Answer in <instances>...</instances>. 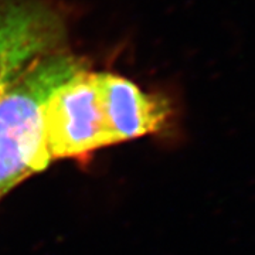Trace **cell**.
I'll use <instances>...</instances> for the list:
<instances>
[{
  "mask_svg": "<svg viewBox=\"0 0 255 255\" xmlns=\"http://www.w3.org/2000/svg\"><path fill=\"white\" fill-rule=\"evenodd\" d=\"M67 18L51 0H0V92L28 64L61 50Z\"/></svg>",
  "mask_w": 255,
  "mask_h": 255,
  "instance_id": "3",
  "label": "cell"
},
{
  "mask_svg": "<svg viewBox=\"0 0 255 255\" xmlns=\"http://www.w3.org/2000/svg\"><path fill=\"white\" fill-rule=\"evenodd\" d=\"M110 145L153 133L170 114L169 101L147 94L135 82L111 73H97Z\"/></svg>",
  "mask_w": 255,
  "mask_h": 255,
  "instance_id": "4",
  "label": "cell"
},
{
  "mask_svg": "<svg viewBox=\"0 0 255 255\" xmlns=\"http://www.w3.org/2000/svg\"><path fill=\"white\" fill-rule=\"evenodd\" d=\"M44 130L51 160L78 157L110 145L97 73L85 67L51 92Z\"/></svg>",
  "mask_w": 255,
  "mask_h": 255,
  "instance_id": "2",
  "label": "cell"
},
{
  "mask_svg": "<svg viewBox=\"0 0 255 255\" xmlns=\"http://www.w3.org/2000/svg\"><path fill=\"white\" fill-rule=\"evenodd\" d=\"M82 68L84 60L61 48L28 64L0 92V197L50 164L44 130L47 100Z\"/></svg>",
  "mask_w": 255,
  "mask_h": 255,
  "instance_id": "1",
  "label": "cell"
}]
</instances>
